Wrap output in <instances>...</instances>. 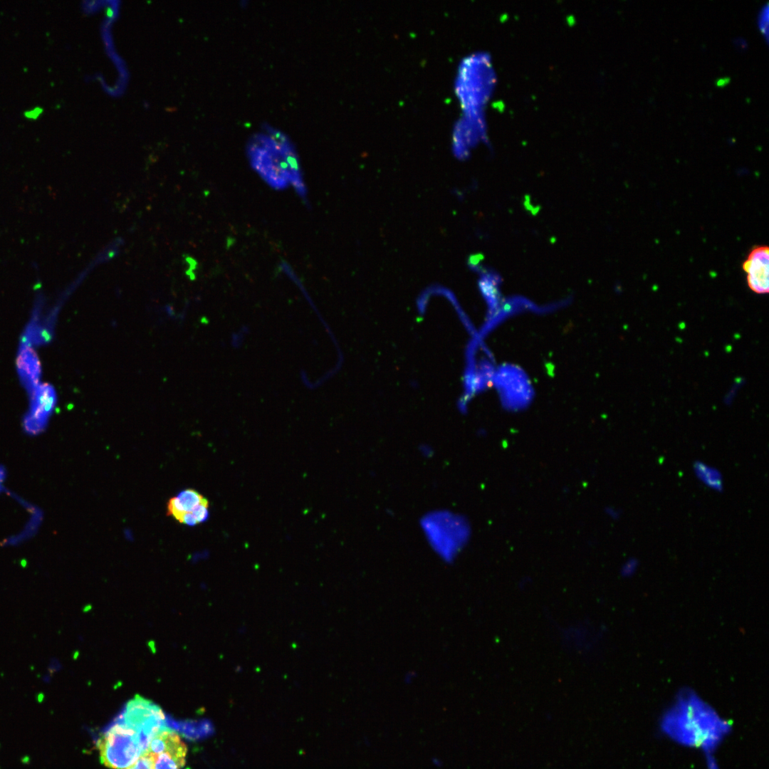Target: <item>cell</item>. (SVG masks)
<instances>
[{"mask_svg": "<svg viewBox=\"0 0 769 769\" xmlns=\"http://www.w3.org/2000/svg\"><path fill=\"white\" fill-rule=\"evenodd\" d=\"M119 720L139 733L145 750L154 736L167 728L161 708L139 695L126 703Z\"/></svg>", "mask_w": 769, "mask_h": 769, "instance_id": "5", "label": "cell"}, {"mask_svg": "<svg viewBox=\"0 0 769 769\" xmlns=\"http://www.w3.org/2000/svg\"><path fill=\"white\" fill-rule=\"evenodd\" d=\"M209 501L206 499L204 502L197 506L192 512L197 523H204L209 518Z\"/></svg>", "mask_w": 769, "mask_h": 769, "instance_id": "14", "label": "cell"}, {"mask_svg": "<svg viewBox=\"0 0 769 769\" xmlns=\"http://www.w3.org/2000/svg\"><path fill=\"white\" fill-rule=\"evenodd\" d=\"M420 534L431 553L441 562L452 563L471 542L473 529L463 513L446 507H436L419 518Z\"/></svg>", "mask_w": 769, "mask_h": 769, "instance_id": "3", "label": "cell"}, {"mask_svg": "<svg viewBox=\"0 0 769 769\" xmlns=\"http://www.w3.org/2000/svg\"><path fill=\"white\" fill-rule=\"evenodd\" d=\"M658 725L668 741L706 756L713 755L731 730L728 720L691 689L678 692L661 713Z\"/></svg>", "mask_w": 769, "mask_h": 769, "instance_id": "1", "label": "cell"}, {"mask_svg": "<svg viewBox=\"0 0 769 769\" xmlns=\"http://www.w3.org/2000/svg\"><path fill=\"white\" fill-rule=\"evenodd\" d=\"M768 6L762 7L758 14V27L762 33L768 38Z\"/></svg>", "mask_w": 769, "mask_h": 769, "instance_id": "16", "label": "cell"}, {"mask_svg": "<svg viewBox=\"0 0 769 769\" xmlns=\"http://www.w3.org/2000/svg\"><path fill=\"white\" fill-rule=\"evenodd\" d=\"M605 513L612 519H617L619 517V511L614 508L608 507L605 509Z\"/></svg>", "mask_w": 769, "mask_h": 769, "instance_id": "20", "label": "cell"}, {"mask_svg": "<svg viewBox=\"0 0 769 769\" xmlns=\"http://www.w3.org/2000/svg\"><path fill=\"white\" fill-rule=\"evenodd\" d=\"M747 273L748 286L758 294L769 291V249L767 246L754 247L742 266Z\"/></svg>", "mask_w": 769, "mask_h": 769, "instance_id": "8", "label": "cell"}, {"mask_svg": "<svg viewBox=\"0 0 769 769\" xmlns=\"http://www.w3.org/2000/svg\"><path fill=\"white\" fill-rule=\"evenodd\" d=\"M706 768L707 769H720L718 764L714 760L712 755L706 756Z\"/></svg>", "mask_w": 769, "mask_h": 769, "instance_id": "21", "label": "cell"}, {"mask_svg": "<svg viewBox=\"0 0 769 769\" xmlns=\"http://www.w3.org/2000/svg\"><path fill=\"white\" fill-rule=\"evenodd\" d=\"M264 130L266 133L254 134L247 144L251 165L271 187L282 189L291 184L305 200L306 188L298 156L289 138L270 125H266Z\"/></svg>", "mask_w": 769, "mask_h": 769, "instance_id": "2", "label": "cell"}, {"mask_svg": "<svg viewBox=\"0 0 769 769\" xmlns=\"http://www.w3.org/2000/svg\"><path fill=\"white\" fill-rule=\"evenodd\" d=\"M187 753L180 736L167 727L154 736L142 754L150 760L154 769H182Z\"/></svg>", "mask_w": 769, "mask_h": 769, "instance_id": "6", "label": "cell"}, {"mask_svg": "<svg viewBox=\"0 0 769 769\" xmlns=\"http://www.w3.org/2000/svg\"><path fill=\"white\" fill-rule=\"evenodd\" d=\"M127 769H154L150 760L142 754L140 758Z\"/></svg>", "mask_w": 769, "mask_h": 769, "instance_id": "17", "label": "cell"}, {"mask_svg": "<svg viewBox=\"0 0 769 769\" xmlns=\"http://www.w3.org/2000/svg\"><path fill=\"white\" fill-rule=\"evenodd\" d=\"M184 511L177 496L171 498L167 503V514L182 523Z\"/></svg>", "mask_w": 769, "mask_h": 769, "instance_id": "13", "label": "cell"}, {"mask_svg": "<svg viewBox=\"0 0 769 769\" xmlns=\"http://www.w3.org/2000/svg\"><path fill=\"white\" fill-rule=\"evenodd\" d=\"M587 630V629L584 626L569 629L565 635L568 645L575 648L577 650H579V649L582 650V649L587 648L588 645H591V639L588 638L590 637V634H588L590 630L586 634Z\"/></svg>", "mask_w": 769, "mask_h": 769, "instance_id": "11", "label": "cell"}, {"mask_svg": "<svg viewBox=\"0 0 769 769\" xmlns=\"http://www.w3.org/2000/svg\"><path fill=\"white\" fill-rule=\"evenodd\" d=\"M638 569V562L634 558L627 560L621 566V575L628 577L635 574Z\"/></svg>", "mask_w": 769, "mask_h": 769, "instance_id": "15", "label": "cell"}, {"mask_svg": "<svg viewBox=\"0 0 769 769\" xmlns=\"http://www.w3.org/2000/svg\"><path fill=\"white\" fill-rule=\"evenodd\" d=\"M177 498L185 512H192L197 506L206 499L197 491L192 488L180 491Z\"/></svg>", "mask_w": 769, "mask_h": 769, "instance_id": "12", "label": "cell"}, {"mask_svg": "<svg viewBox=\"0 0 769 769\" xmlns=\"http://www.w3.org/2000/svg\"><path fill=\"white\" fill-rule=\"evenodd\" d=\"M694 469L696 477L704 485L715 491L722 490V476L717 469L710 466L702 461H696Z\"/></svg>", "mask_w": 769, "mask_h": 769, "instance_id": "10", "label": "cell"}, {"mask_svg": "<svg viewBox=\"0 0 769 769\" xmlns=\"http://www.w3.org/2000/svg\"><path fill=\"white\" fill-rule=\"evenodd\" d=\"M182 523L194 526L197 522L192 512H186L182 518Z\"/></svg>", "mask_w": 769, "mask_h": 769, "instance_id": "18", "label": "cell"}, {"mask_svg": "<svg viewBox=\"0 0 769 769\" xmlns=\"http://www.w3.org/2000/svg\"><path fill=\"white\" fill-rule=\"evenodd\" d=\"M420 454L424 458H429L433 456L434 450L431 446L429 445H422L419 449Z\"/></svg>", "mask_w": 769, "mask_h": 769, "instance_id": "19", "label": "cell"}, {"mask_svg": "<svg viewBox=\"0 0 769 769\" xmlns=\"http://www.w3.org/2000/svg\"><path fill=\"white\" fill-rule=\"evenodd\" d=\"M17 372L24 387L29 392L39 383L40 361L30 345L22 343L17 357Z\"/></svg>", "mask_w": 769, "mask_h": 769, "instance_id": "9", "label": "cell"}, {"mask_svg": "<svg viewBox=\"0 0 769 769\" xmlns=\"http://www.w3.org/2000/svg\"><path fill=\"white\" fill-rule=\"evenodd\" d=\"M97 746L101 763L111 769H127L145 750L139 733L119 719L100 736Z\"/></svg>", "mask_w": 769, "mask_h": 769, "instance_id": "4", "label": "cell"}, {"mask_svg": "<svg viewBox=\"0 0 769 769\" xmlns=\"http://www.w3.org/2000/svg\"><path fill=\"white\" fill-rule=\"evenodd\" d=\"M4 478H5L4 470L1 467H0V489H1V486H2V483H3V481L4 480Z\"/></svg>", "mask_w": 769, "mask_h": 769, "instance_id": "22", "label": "cell"}, {"mask_svg": "<svg viewBox=\"0 0 769 769\" xmlns=\"http://www.w3.org/2000/svg\"><path fill=\"white\" fill-rule=\"evenodd\" d=\"M30 394L28 410L23 419L24 431L31 435L42 432L56 407L55 389L48 384H39Z\"/></svg>", "mask_w": 769, "mask_h": 769, "instance_id": "7", "label": "cell"}]
</instances>
